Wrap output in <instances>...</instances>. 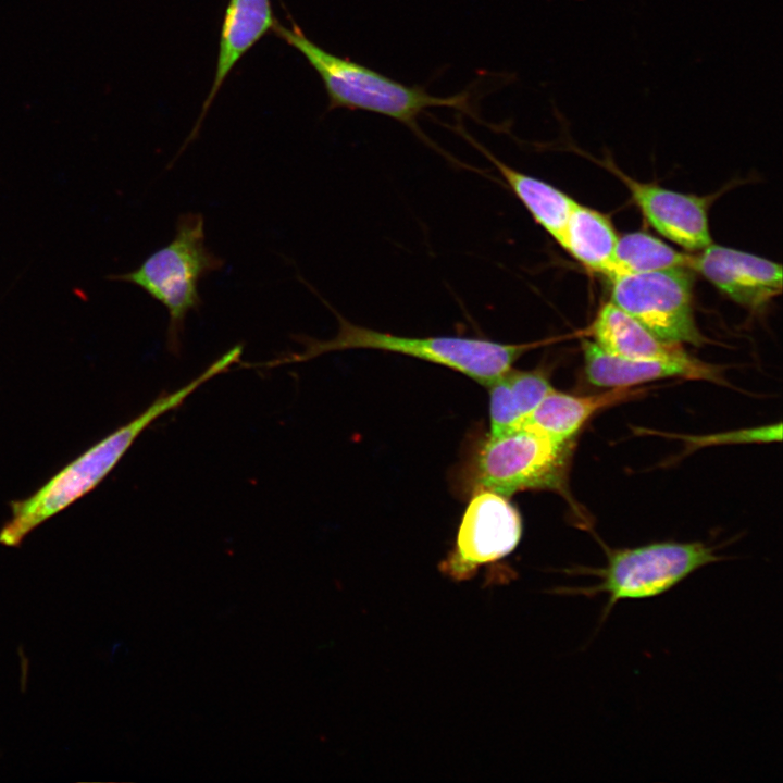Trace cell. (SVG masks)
Segmentation results:
<instances>
[{"label":"cell","mask_w":783,"mask_h":783,"mask_svg":"<svg viewBox=\"0 0 783 783\" xmlns=\"http://www.w3.org/2000/svg\"><path fill=\"white\" fill-rule=\"evenodd\" d=\"M241 353L239 345L233 347L185 386L160 394L140 414L72 460L35 493L10 501L11 518L0 529V544L20 547L36 527L95 489L153 421L179 407L206 382L239 362Z\"/></svg>","instance_id":"obj_1"},{"label":"cell","mask_w":783,"mask_h":783,"mask_svg":"<svg viewBox=\"0 0 783 783\" xmlns=\"http://www.w3.org/2000/svg\"><path fill=\"white\" fill-rule=\"evenodd\" d=\"M300 281L320 297L312 286L302 278ZM321 300L334 313L338 322V331L333 338L319 339L303 334L295 335L293 338L302 346L301 351L263 363L250 364L249 368H273L306 362L333 351L372 349L435 363L459 372L486 387L512 368L520 357L536 346V344L499 343L480 337H411L380 332L353 324L334 310L323 298Z\"/></svg>","instance_id":"obj_2"},{"label":"cell","mask_w":783,"mask_h":783,"mask_svg":"<svg viewBox=\"0 0 783 783\" xmlns=\"http://www.w3.org/2000/svg\"><path fill=\"white\" fill-rule=\"evenodd\" d=\"M273 30L295 48L320 76L328 110H361L394 119L430 142L419 126V117L431 108L470 111L465 92L451 97L430 94L423 86L406 85L369 66L333 54L309 39L297 26L275 24ZM471 113V111H470Z\"/></svg>","instance_id":"obj_3"},{"label":"cell","mask_w":783,"mask_h":783,"mask_svg":"<svg viewBox=\"0 0 783 783\" xmlns=\"http://www.w3.org/2000/svg\"><path fill=\"white\" fill-rule=\"evenodd\" d=\"M573 442H556L527 426L486 434L472 447L460 469L461 489H488L506 497L524 490L568 494Z\"/></svg>","instance_id":"obj_4"},{"label":"cell","mask_w":783,"mask_h":783,"mask_svg":"<svg viewBox=\"0 0 783 783\" xmlns=\"http://www.w3.org/2000/svg\"><path fill=\"white\" fill-rule=\"evenodd\" d=\"M225 260L206 245L204 219L199 212L178 216L173 239L150 254L134 271L112 275L114 281L134 284L164 306L169 313L166 350L181 355L185 321L199 312L203 302L199 283L221 270Z\"/></svg>","instance_id":"obj_5"},{"label":"cell","mask_w":783,"mask_h":783,"mask_svg":"<svg viewBox=\"0 0 783 783\" xmlns=\"http://www.w3.org/2000/svg\"><path fill=\"white\" fill-rule=\"evenodd\" d=\"M607 563L602 568L577 567L571 574L599 579L594 585L563 587L556 593L594 598L607 594L608 601L601 613L607 619L613 606L624 599H645L659 596L673 588L698 569L720 561L716 548L701 542H661L648 545L606 549Z\"/></svg>","instance_id":"obj_6"},{"label":"cell","mask_w":783,"mask_h":783,"mask_svg":"<svg viewBox=\"0 0 783 783\" xmlns=\"http://www.w3.org/2000/svg\"><path fill=\"white\" fill-rule=\"evenodd\" d=\"M611 282V302L658 338L678 344H704L705 337L694 316L689 268L633 274Z\"/></svg>","instance_id":"obj_7"},{"label":"cell","mask_w":783,"mask_h":783,"mask_svg":"<svg viewBox=\"0 0 783 783\" xmlns=\"http://www.w3.org/2000/svg\"><path fill=\"white\" fill-rule=\"evenodd\" d=\"M522 518L509 497L488 489L470 494L456 544L440 568L456 579L470 577L483 564L497 561L520 543Z\"/></svg>","instance_id":"obj_8"},{"label":"cell","mask_w":783,"mask_h":783,"mask_svg":"<svg viewBox=\"0 0 783 783\" xmlns=\"http://www.w3.org/2000/svg\"><path fill=\"white\" fill-rule=\"evenodd\" d=\"M689 269L741 306L759 309L782 291V266L771 260L710 244L692 254Z\"/></svg>","instance_id":"obj_9"},{"label":"cell","mask_w":783,"mask_h":783,"mask_svg":"<svg viewBox=\"0 0 783 783\" xmlns=\"http://www.w3.org/2000/svg\"><path fill=\"white\" fill-rule=\"evenodd\" d=\"M614 172L645 219L662 236L689 251H699L712 244L705 198L642 183L619 170Z\"/></svg>","instance_id":"obj_10"},{"label":"cell","mask_w":783,"mask_h":783,"mask_svg":"<svg viewBox=\"0 0 783 783\" xmlns=\"http://www.w3.org/2000/svg\"><path fill=\"white\" fill-rule=\"evenodd\" d=\"M276 21L270 0H229L226 7L219 42L213 83L203 103L200 119L184 147L198 133L206 112L223 83L238 61L273 27Z\"/></svg>","instance_id":"obj_11"},{"label":"cell","mask_w":783,"mask_h":783,"mask_svg":"<svg viewBox=\"0 0 783 783\" xmlns=\"http://www.w3.org/2000/svg\"><path fill=\"white\" fill-rule=\"evenodd\" d=\"M582 347L586 377L591 384L598 387H632L667 377L704 380L725 384L721 369L704 361L686 365L662 361L632 360L606 352L591 340H584Z\"/></svg>","instance_id":"obj_12"},{"label":"cell","mask_w":783,"mask_h":783,"mask_svg":"<svg viewBox=\"0 0 783 783\" xmlns=\"http://www.w3.org/2000/svg\"><path fill=\"white\" fill-rule=\"evenodd\" d=\"M592 336L602 350L621 358L686 365L701 362L680 344L658 338L611 301L598 311L592 325Z\"/></svg>","instance_id":"obj_13"},{"label":"cell","mask_w":783,"mask_h":783,"mask_svg":"<svg viewBox=\"0 0 783 783\" xmlns=\"http://www.w3.org/2000/svg\"><path fill=\"white\" fill-rule=\"evenodd\" d=\"M643 391L639 388L619 387L601 394L577 396L554 388L521 425L536 430L556 442H573L577 432L596 412L633 399Z\"/></svg>","instance_id":"obj_14"},{"label":"cell","mask_w":783,"mask_h":783,"mask_svg":"<svg viewBox=\"0 0 783 783\" xmlns=\"http://www.w3.org/2000/svg\"><path fill=\"white\" fill-rule=\"evenodd\" d=\"M489 431L497 435L519 427L554 387L547 366L510 368L489 385Z\"/></svg>","instance_id":"obj_15"},{"label":"cell","mask_w":783,"mask_h":783,"mask_svg":"<svg viewBox=\"0 0 783 783\" xmlns=\"http://www.w3.org/2000/svg\"><path fill=\"white\" fill-rule=\"evenodd\" d=\"M475 146L495 165L533 220L562 247L568 221L576 201L551 184L518 171L482 146Z\"/></svg>","instance_id":"obj_16"},{"label":"cell","mask_w":783,"mask_h":783,"mask_svg":"<svg viewBox=\"0 0 783 783\" xmlns=\"http://www.w3.org/2000/svg\"><path fill=\"white\" fill-rule=\"evenodd\" d=\"M619 236L602 213L576 202L571 211L562 248L586 269L607 275Z\"/></svg>","instance_id":"obj_17"},{"label":"cell","mask_w":783,"mask_h":783,"mask_svg":"<svg viewBox=\"0 0 783 783\" xmlns=\"http://www.w3.org/2000/svg\"><path fill=\"white\" fill-rule=\"evenodd\" d=\"M692 254L682 253L644 232L619 236L607 277L627 276L673 268H689Z\"/></svg>","instance_id":"obj_18"},{"label":"cell","mask_w":783,"mask_h":783,"mask_svg":"<svg viewBox=\"0 0 783 783\" xmlns=\"http://www.w3.org/2000/svg\"><path fill=\"white\" fill-rule=\"evenodd\" d=\"M782 435L781 423L766 425L760 427L746 428L724 434L706 435V436H686L684 437L694 446H707L717 444L732 443H765L780 440Z\"/></svg>","instance_id":"obj_19"}]
</instances>
